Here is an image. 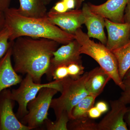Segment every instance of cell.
<instances>
[{
  "instance_id": "30bf717a",
  "label": "cell",
  "mask_w": 130,
  "mask_h": 130,
  "mask_svg": "<svg viewBox=\"0 0 130 130\" xmlns=\"http://www.w3.org/2000/svg\"><path fill=\"white\" fill-rule=\"evenodd\" d=\"M111 109L101 121L98 123V130H128L124 117L128 107L120 100L109 101Z\"/></svg>"
},
{
  "instance_id": "e575fe53",
  "label": "cell",
  "mask_w": 130,
  "mask_h": 130,
  "mask_svg": "<svg viewBox=\"0 0 130 130\" xmlns=\"http://www.w3.org/2000/svg\"><path fill=\"white\" fill-rule=\"evenodd\" d=\"M42 1L45 3V5H47V4H48L49 3L51 0H42Z\"/></svg>"
},
{
  "instance_id": "484cf974",
  "label": "cell",
  "mask_w": 130,
  "mask_h": 130,
  "mask_svg": "<svg viewBox=\"0 0 130 130\" xmlns=\"http://www.w3.org/2000/svg\"><path fill=\"white\" fill-rule=\"evenodd\" d=\"M102 114L96 107L93 106L89 110L88 116L91 119H96L100 118Z\"/></svg>"
},
{
  "instance_id": "4dcf8cb0",
  "label": "cell",
  "mask_w": 130,
  "mask_h": 130,
  "mask_svg": "<svg viewBox=\"0 0 130 130\" xmlns=\"http://www.w3.org/2000/svg\"><path fill=\"white\" fill-rule=\"evenodd\" d=\"M62 1L68 9H74L75 7V0H63Z\"/></svg>"
},
{
  "instance_id": "52a82bcc",
  "label": "cell",
  "mask_w": 130,
  "mask_h": 130,
  "mask_svg": "<svg viewBox=\"0 0 130 130\" xmlns=\"http://www.w3.org/2000/svg\"><path fill=\"white\" fill-rule=\"evenodd\" d=\"M80 47L79 43L74 39L55 51L51 59L49 68L46 74L47 79L50 81L53 79L54 71L58 67L68 66L72 63L82 64Z\"/></svg>"
},
{
  "instance_id": "d4e9b609",
  "label": "cell",
  "mask_w": 130,
  "mask_h": 130,
  "mask_svg": "<svg viewBox=\"0 0 130 130\" xmlns=\"http://www.w3.org/2000/svg\"><path fill=\"white\" fill-rule=\"evenodd\" d=\"M52 9L55 11L60 13L64 12L68 10L63 1L57 3Z\"/></svg>"
},
{
  "instance_id": "cb8c5ba5",
  "label": "cell",
  "mask_w": 130,
  "mask_h": 130,
  "mask_svg": "<svg viewBox=\"0 0 130 130\" xmlns=\"http://www.w3.org/2000/svg\"><path fill=\"white\" fill-rule=\"evenodd\" d=\"M69 76L67 66H61L58 67L54 71L53 79L61 80Z\"/></svg>"
},
{
  "instance_id": "2e32d148",
  "label": "cell",
  "mask_w": 130,
  "mask_h": 130,
  "mask_svg": "<svg viewBox=\"0 0 130 130\" xmlns=\"http://www.w3.org/2000/svg\"><path fill=\"white\" fill-rule=\"evenodd\" d=\"M20 7L16 8L20 14L36 18H47V9L42 0H19Z\"/></svg>"
},
{
  "instance_id": "9a60e30c",
  "label": "cell",
  "mask_w": 130,
  "mask_h": 130,
  "mask_svg": "<svg viewBox=\"0 0 130 130\" xmlns=\"http://www.w3.org/2000/svg\"><path fill=\"white\" fill-rule=\"evenodd\" d=\"M111 79L109 75L100 67H96L88 72L85 87L90 94L100 95Z\"/></svg>"
},
{
  "instance_id": "83f0119b",
  "label": "cell",
  "mask_w": 130,
  "mask_h": 130,
  "mask_svg": "<svg viewBox=\"0 0 130 130\" xmlns=\"http://www.w3.org/2000/svg\"><path fill=\"white\" fill-rule=\"evenodd\" d=\"M124 23L129 24L130 26V1L126 6L124 14Z\"/></svg>"
},
{
  "instance_id": "e0dca14e",
  "label": "cell",
  "mask_w": 130,
  "mask_h": 130,
  "mask_svg": "<svg viewBox=\"0 0 130 130\" xmlns=\"http://www.w3.org/2000/svg\"><path fill=\"white\" fill-rule=\"evenodd\" d=\"M112 52L116 58L120 76L123 80L130 68V41L127 44Z\"/></svg>"
},
{
  "instance_id": "277c9868",
  "label": "cell",
  "mask_w": 130,
  "mask_h": 130,
  "mask_svg": "<svg viewBox=\"0 0 130 130\" xmlns=\"http://www.w3.org/2000/svg\"><path fill=\"white\" fill-rule=\"evenodd\" d=\"M88 72L84 73L78 78L70 76L61 80V95L53 99L50 108L53 109L56 118L66 115L72 119L73 107L86 96L90 94L85 87Z\"/></svg>"
},
{
  "instance_id": "1f68e13d",
  "label": "cell",
  "mask_w": 130,
  "mask_h": 130,
  "mask_svg": "<svg viewBox=\"0 0 130 130\" xmlns=\"http://www.w3.org/2000/svg\"><path fill=\"white\" fill-rule=\"evenodd\" d=\"M124 119L125 120L126 124H127L130 129V107H128L127 112L124 117Z\"/></svg>"
},
{
  "instance_id": "ba28073f",
  "label": "cell",
  "mask_w": 130,
  "mask_h": 130,
  "mask_svg": "<svg viewBox=\"0 0 130 130\" xmlns=\"http://www.w3.org/2000/svg\"><path fill=\"white\" fill-rule=\"evenodd\" d=\"M11 90L6 89L0 93V130H30L21 123L13 112L16 102L11 97Z\"/></svg>"
},
{
  "instance_id": "8fae6325",
  "label": "cell",
  "mask_w": 130,
  "mask_h": 130,
  "mask_svg": "<svg viewBox=\"0 0 130 130\" xmlns=\"http://www.w3.org/2000/svg\"><path fill=\"white\" fill-rule=\"evenodd\" d=\"M130 0H108L101 5L88 3L91 11L115 23H124V14Z\"/></svg>"
},
{
  "instance_id": "ac0fdd59",
  "label": "cell",
  "mask_w": 130,
  "mask_h": 130,
  "mask_svg": "<svg viewBox=\"0 0 130 130\" xmlns=\"http://www.w3.org/2000/svg\"><path fill=\"white\" fill-rule=\"evenodd\" d=\"M98 96L89 94L73 107L72 111V120L86 118L88 116V112L94 106L96 98Z\"/></svg>"
},
{
  "instance_id": "4fadbf2b",
  "label": "cell",
  "mask_w": 130,
  "mask_h": 130,
  "mask_svg": "<svg viewBox=\"0 0 130 130\" xmlns=\"http://www.w3.org/2000/svg\"><path fill=\"white\" fill-rule=\"evenodd\" d=\"M82 10L89 37L96 38L106 45L107 38L104 30L105 18L92 11L88 3L84 4Z\"/></svg>"
},
{
  "instance_id": "7c38bea8",
  "label": "cell",
  "mask_w": 130,
  "mask_h": 130,
  "mask_svg": "<svg viewBox=\"0 0 130 130\" xmlns=\"http://www.w3.org/2000/svg\"><path fill=\"white\" fill-rule=\"evenodd\" d=\"M108 32L106 46L110 51L122 47L130 41V26L126 23H115L105 18Z\"/></svg>"
},
{
  "instance_id": "44dd1931",
  "label": "cell",
  "mask_w": 130,
  "mask_h": 130,
  "mask_svg": "<svg viewBox=\"0 0 130 130\" xmlns=\"http://www.w3.org/2000/svg\"><path fill=\"white\" fill-rule=\"evenodd\" d=\"M9 30L5 26L0 32V58L5 55L11 46L12 41H9Z\"/></svg>"
},
{
  "instance_id": "5bb4252c",
  "label": "cell",
  "mask_w": 130,
  "mask_h": 130,
  "mask_svg": "<svg viewBox=\"0 0 130 130\" xmlns=\"http://www.w3.org/2000/svg\"><path fill=\"white\" fill-rule=\"evenodd\" d=\"M12 46L0 58V93L4 90L20 84L23 79L12 64Z\"/></svg>"
},
{
  "instance_id": "603a6c76",
  "label": "cell",
  "mask_w": 130,
  "mask_h": 130,
  "mask_svg": "<svg viewBox=\"0 0 130 130\" xmlns=\"http://www.w3.org/2000/svg\"><path fill=\"white\" fill-rule=\"evenodd\" d=\"M69 76L73 79L78 78L84 73V67L82 64L72 63L67 66Z\"/></svg>"
},
{
  "instance_id": "836d02e7",
  "label": "cell",
  "mask_w": 130,
  "mask_h": 130,
  "mask_svg": "<svg viewBox=\"0 0 130 130\" xmlns=\"http://www.w3.org/2000/svg\"><path fill=\"white\" fill-rule=\"evenodd\" d=\"M130 77V68L126 73L125 77Z\"/></svg>"
},
{
  "instance_id": "f1b7e54d",
  "label": "cell",
  "mask_w": 130,
  "mask_h": 130,
  "mask_svg": "<svg viewBox=\"0 0 130 130\" xmlns=\"http://www.w3.org/2000/svg\"><path fill=\"white\" fill-rule=\"evenodd\" d=\"M11 0H0V11H5L9 8Z\"/></svg>"
},
{
  "instance_id": "f546056e",
  "label": "cell",
  "mask_w": 130,
  "mask_h": 130,
  "mask_svg": "<svg viewBox=\"0 0 130 130\" xmlns=\"http://www.w3.org/2000/svg\"><path fill=\"white\" fill-rule=\"evenodd\" d=\"M6 26V18L4 11H0V32Z\"/></svg>"
},
{
  "instance_id": "d6a6232c",
  "label": "cell",
  "mask_w": 130,
  "mask_h": 130,
  "mask_svg": "<svg viewBox=\"0 0 130 130\" xmlns=\"http://www.w3.org/2000/svg\"><path fill=\"white\" fill-rule=\"evenodd\" d=\"M85 1V0H75V4H76L75 7L76 9H79L82 3Z\"/></svg>"
},
{
  "instance_id": "4316f807",
  "label": "cell",
  "mask_w": 130,
  "mask_h": 130,
  "mask_svg": "<svg viewBox=\"0 0 130 130\" xmlns=\"http://www.w3.org/2000/svg\"><path fill=\"white\" fill-rule=\"evenodd\" d=\"M95 107L102 113H105L108 111V106L104 101L98 102L96 104Z\"/></svg>"
},
{
  "instance_id": "9c48e42d",
  "label": "cell",
  "mask_w": 130,
  "mask_h": 130,
  "mask_svg": "<svg viewBox=\"0 0 130 130\" xmlns=\"http://www.w3.org/2000/svg\"><path fill=\"white\" fill-rule=\"evenodd\" d=\"M47 18L52 23L72 35H74L77 30L84 24L82 9H79L62 13L58 12L51 9L48 12Z\"/></svg>"
},
{
  "instance_id": "7402d4cb",
  "label": "cell",
  "mask_w": 130,
  "mask_h": 130,
  "mask_svg": "<svg viewBox=\"0 0 130 130\" xmlns=\"http://www.w3.org/2000/svg\"><path fill=\"white\" fill-rule=\"evenodd\" d=\"M123 81L124 88L119 100L126 105L130 103V77H125Z\"/></svg>"
},
{
  "instance_id": "6da1fadb",
  "label": "cell",
  "mask_w": 130,
  "mask_h": 130,
  "mask_svg": "<svg viewBox=\"0 0 130 130\" xmlns=\"http://www.w3.org/2000/svg\"><path fill=\"white\" fill-rule=\"evenodd\" d=\"M60 44L45 38L22 36L12 41L13 67L18 73L29 74L33 81L41 84L42 77L47 72L53 54Z\"/></svg>"
},
{
  "instance_id": "ffe728a7",
  "label": "cell",
  "mask_w": 130,
  "mask_h": 130,
  "mask_svg": "<svg viewBox=\"0 0 130 130\" xmlns=\"http://www.w3.org/2000/svg\"><path fill=\"white\" fill-rule=\"evenodd\" d=\"M70 118L66 115H61L56 118L54 122L47 119L44 121L46 129L48 130H68V124Z\"/></svg>"
},
{
  "instance_id": "5b68a950",
  "label": "cell",
  "mask_w": 130,
  "mask_h": 130,
  "mask_svg": "<svg viewBox=\"0 0 130 130\" xmlns=\"http://www.w3.org/2000/svg\"><path fill=\"white\" fill-rule=\"evenodd\" d=\"M61 80H54L46 84L37 83L29 74H26L20 83L19 87L11 90V97L18 104V108L15 114L18 119L20 120L28 114V103L36 97L42 88H53L61 92L62 89Z\"/></svg>"
},
{
  "instance_id": "3957f363",
  "label": "cell",
  "mask_w": 130,
  "mask_h": 130,
  "mask_svg": "<svg viewBox=\"0 0 130 130\" xmlns=\"http://www.w3.org/2000/svg\"><path fill=\"white\" fill-rule=\"evenodd\" d=\"M74 35L75 40L81 46V54L87 55L95 60L115 84L123 90V80L120 76L117 60L112 51L107 48L106 45L101 43H96L91 40L81 28L78 29Z\"/></svg>"
},
{
  "instance_id": "7a4b0ae2",
  "label": "cell",
  "mask_w": 130,
  "mask_h": 130,
  "mask_svg": "<svg viewBox=\"0 0 130 130\" xmlns=\"http://www.w3.org/2000/svg\"><path fill=\"white\" fill-rule=\"evenodd\" d=\"M4 12L10 41L20 37L26 36L47 38L65 44L75 39L74 35L68 33L55 25L47 18L26 17L19 13L15 8H9Z\"/></svg>"
},
{
  "instance_id": "8992f818",
  "label": "cell",
  "mask_w": 130,
  "mask_h": 130,
  "mask_svg": "<svg viewBox=\"0 0 130 130\" xmlns=\"http://www.w3.org/2000/svg\"><path fill=\"white\" fill-rule=\"evenodd\" d=\"M59 91L53 88L45 87L40 90L37 95L28 103V114L20 121L32 129L40 127L48 118V111L54 96Z\"/></svg>"
},
{
  "instance_id": "d6986e66",
  "label": "cell",
  "mask_w": 130,
  "mask_h": 130,
  "mask_svg": "<svg viewBox=\"0 0 130 130\" xmlns=\"http://www.w3.org/2000/svg\"><path fill=\"white\" fill-rule=\"evenodd\" d=\"M93 119L88 116L70 120L68 124V129L71 130H98V123Z\"/></svg>"
}]
</instances>
